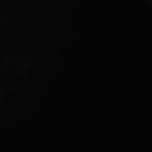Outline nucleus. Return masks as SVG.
Wrapping results in <instances>:
<instances>
[]
</instances>
